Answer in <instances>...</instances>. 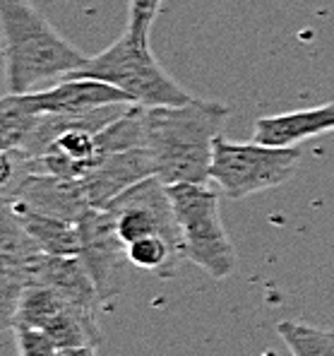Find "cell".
Listing matches in <instances>:
<instances>
[{
	"mask_svg": "<svg viewBox=\"0 0 334 356\" xmlns=\"http://www.w3.org/2000/svg\"><path fill=\"white\" fill-rule=\"evenodd\" d=\"M228 118V106L190 99L176 106H144V147L152 152L156 178L166 186L212 181L214 143Z\"/></svg>",
	"mask_w": 334,
	"mask_h": 356,
	"instance_id": "obj_1",
	"label": "cell"
},
{
	"mask_svg": "<svg viewBox=\"0 0 334 356\" xmlns=\"http://www.w3.org/2000/svg\"><path fill=\"white\" fill-rule=\"evenodd\" d=\"M303 152L299 147H276L262 143H231L219 135L214 143L212 181L231 200H243L286 183L299 169Z\"/></svg>",
	"mask_w": 334,
	"mask_h": 356,
	"instance_id": "obj_5",
	"label": "cell"
},
{
	"mask_svg": "<svg viewBox=\"0 0 334 356\" xmlns=\"http://www.w3.org/2000/svg\"><path fill=\"white\" fill-rule=\"evenodd\" d=\"M181 224L185 260L202 267L212 280H226L236 270V248L219 214V195L202 183L169 186Z\"/></svg>",
	"mask_w": 334,
	"mask_h": 356,
	"instance_id": "obj_4",
	"label": "cell"
},
{
	"mask_svg": "<svg viewBox=\"0 0 334 356\" xmlns=\"http://www.w3.org/2000/svg\"><path fill=\"white\" fill-rule=\"evenodd\" d=\"M276 334L289 347L291 356H334V330L301 321H281Z\"/></svg>",
	"mask_w": 334,
	"mask_h": 356,
	"instance_id": "obj_16",
	"label": "cell"
},
{
	"mask_svg": "<svg viewBox=\"0 0 334 356\" xmlns=\"http://www.w3.org/2000/svg\"><path fill=\"white\" fill-rule=\"evenodd\" d=\"M15 214H17L22 227L27 229L29 236L36 241V245H39L44 253L80 255V245H82L80 222L49 217V214H39V212H27V209H15Z\"/></svg>",
	"mask_w": 334,
	"mask_h": 356,
	"instance_id": "obj_13",
	"label": "cell"
},
{
	"mask_svg": "<svg viewBox=\"0 0 334 356\" xmlns=\"http://www.w3.org/2000/svg\"><path fill=\"white\" fill-rule=\"evenodd\" d=\"M67 77H94L123 89L140 106H176L190 102V94L154 58L149 41H140L128 29L99 56ZM65 80V77H62Z\"/></svg>",
	"mask_w": 334,
	"mask_h": 356,
	"instance_id": "obj_3",
	"label": "cell"
},
{
	"mask_svg": "<svg viewBox=\"0 0 334 356\" xmlns=\"http://www.w3.org/2000/svg\"><path fill=\"white\" fill-rule=\"evenodd\" d=\"M58 356H99V347H67L60 349Z\"/></svg>",
	"mask_w": 334,
	"mask_h": 356,
	"instance_id": "obj_19",
	"label": "cell"
},
{
	"mask_svg": "<svg viewBox=\"0 0 334 356\" xmlns=\"http://www.w3.org/2000/svg\"><path fill=\"white\" fill-rule=\"evenodd\" d=\"M10 94H29L77 72L87 56L70 46L29 0H0Z\"/></svg>",
	"mask_w": 334,
	"mask_h": 356,
	"instance_id": "obj_2",
	"label": "cell"
},
{
	"mask_svg": "<svg viewBox=\"0 0 334 356\" xmlns=\"http://www.w3.org/2000/svg\"><path fill=\"white\" fill-rule=\"evenodd\" d=\"M332 130H334V102L312 108H301V111L258 118L253 138L255 143H262V145L294 147V145L303 143V140H312L322 133H332Z\"/></svg>",
	"mask_w": 334,
	"mask_h": 356,
	"instance_id": "obj_11",
	"label": "cell"
},
{
	"mask_svg": "<svg viewBox=\"0 0 334 356\" xmlns=\"http://www.w3.org/2000/svg\"><path fill=\"white\" fill-rule=\"evenodd\" d=\"M34 282L36 284H46L56 289L67 301L80 303V306L101 311L103 301L97 291L92 275L87 272L85 263L80 255H49L44 253L39 263L34 267ZM31 282V284H34Z\"/></svg>",
	"mask_w": 334,
	"mask_h": 356,
	"instance_id": "obj_12",
	"label": "cell"
},
{
	"mask_svg": "<svg viewBox=\"0 0 334 356\" xmlns=\"http://www.w3.org/2000/svg\"><path fill=\"white\" fill-rule=\"evenodd\" d=\"M67 303L65 296H60L56 289L46 284H29L22 289L17 298V308H15L12 325H29L44 330L49 321Z\"/></svg>",
	"mask_w": 334,
	"mask_h": 356,
	"instance_id": "obj_15",
	"label": "cell"
},
{
	"mask_svg": "<svg viewBox=\"0 0 334 356\" xmlns=\"http://www.w3.org/2000/svg\"><path fill=\"white\" fill-rule=\"evenodd\" d=\"M164 0H130V13H128V29L140 41H149L152 34L154 19L161 10Z\"/></svg>",
	"mask_w": 334,
	"mask_h": 356,
	"instance_id": "obj_18",
	"label": "cell"
},
{
	"mask_svg": "<svg viewBox=\"0 0 334 356\" xmlns=\"http://www.w3.org/2000/svg\"><path fill=\"white\" fill-rule=\"evenodd\" d=\"M3 202L15 209H27V212L49 214V217L70 219V222H80L92 209L80 181L51 174L27 176L12 193L3 197Z\"/></svg>",
	"mask_w": 334,
	"mask_h": 356,
	"instance_id": "obj_9",
	"label": "cell"
},
{
	"mask_svg": "<svg viewBox=\"0 0 334 356\" xmlns=\"http://www.w3.org/2000/svg\"><path fill=\"white\" fill-rule=\"evenodd\" d=\"M80 260L97 284L103 308H108L125 289L130 280V267H133L128 248L118 236L108 209L92 207L80 219Z\"/></svg>",
	"mask_w": 334,
	"mask_h": 356,
	"instance_id": "obj_7",
	"label": "cell"
},
{
	"mask_svg": "<svg viewBox=\"0 0 334 356\" xmlns=\"http://www.w3.org/2000/svg\"><path fill=\"white\" fill-rule=\"evenodd\" d=\"M15 97L31 113H85L108 104H135L128 92L94 77H65L53 87Z\"/></svg>",
	"mask_w": 334,
	"mask_h": 356,
	"instance_id": "obj_8",
	"label": "cell"
},
{
	"mask_svg": "<svg viewBox=\"0 0 334 356\" xmlns=\"http://www.w3.org/2000/svg\"><path fill=\"white\" fill-rule=\"evenodd\" d=\"M103 209H108L118 236L125 245L144 236H166L174 243L183 245L181 224L176 217L174 202H171L169 186L156 176H149L137 186L128 188L123 195H118Z\"/></svg>",
	"mask_w": 334,
	"mask_h": 356,
	"instance_id": "obj_6",
	"label": "cell"
},
{
	"mask_svg": "<svg viewBox=\"0 0 334 356\" xmlns=\"http://www.w3.org/2000/svg\"><path fill=\"white\" fill-rule=\"evenodd\" d=\"M99 311L80 303L67 301L65 306L56 313L44 330L53 337V342L60 349L67 347H99L101 342V330L97 321Z\"/></svg>",
	"mask_w": 334,
	"mask_h": 356,
	"instance_id": "obj_14",
	"label": "cell"
},
{
	"mask_svg": "<svg viewBox=\"0 0 334 356\" xmlns=\"http://www.w3.org/2000/svg\"><path fill=\"white\" fill-rule=\"evenodd\" d=\"M156 176L154 156L147 147H135L108 154L97 169H92L85 178H80L82 191L94 209L108 207L128 188L140 181Z\"/></svg>",
	"mask_w": 334,
	"mask_h": 356,
	"instance_id": "obj_10",
	"label": "cell"
},
{
	"mask_svg": "<svg viewBox=\"0 0 334 356\" xmlns=\"http://www.w3.org/2000/svg\"><path fill=\"white\" fill-rule=\"evenodd\" d=\"M17 356H58L60 347L53 342L46 330L29 327V325H12Z\"/></svg>",
	"mask_w": 334,
	"mask_h": 356,
	"instance_id": "obj_17",
	"label": "cell"
}]
</instances>
